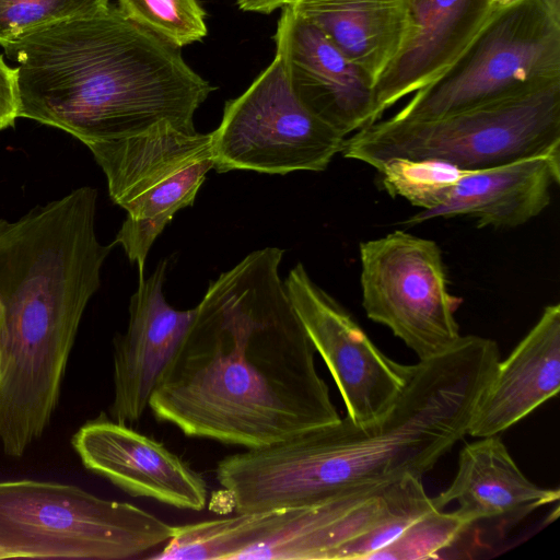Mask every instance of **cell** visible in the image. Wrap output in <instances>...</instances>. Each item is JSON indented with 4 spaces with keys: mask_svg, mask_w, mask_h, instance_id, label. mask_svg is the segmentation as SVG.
<instances>
[{
    "mask_svg": "<svg viewBox=\"0 0 560 560\" xmlns=\"http://www.w3.org/2000/svg\"><path fill=\"white\" fill-rule=\"evenodd\" d=\"M558 489L542 488L518 468L499 435L480 438L459 452L451 485L432 498L436 509L457 502L471 525L482 520L528 513L557 502Z\"/></svg>",
    "mask_w": 560,
    "mask_h": 560,
    "instance_id": "obj_18",
    "label": "cell"
},
{
    "mask_svg": "<svg viewBox=\"0 0 560 560\" xmlns=\"http://www.w3.org/2000/svg\"><path fill=\"white\" fill-rule=\"evenodd\" d=\"M282 257L256 249L209 283L151 395L158 420L255 448L340 419L280 277Z\"/></svg>",
    "mask_w": 560,
    "mask_h": 560,
    "instance_id": "obj_1",
    "label": "cell"
},
{
    "mask_svg": "<svg viewBox=\"0 0 560 560\" xmlns=\"http://www.w3.org/2000/svg\"><path fill=\"white\" fill-rule=\"evenodd\" d=\"M20 110L16 68L5 63L0 55V130L15 125Z\"/></svg>",
    "mask_w": 560,
    "mask_h": 560,
    "instance_id": "obj_24",
    "label": "cell"
},
{
    "mask_svg": "<svg viewBox=\"0 0 560 560\" xmlns=\"http://www.w3.org/2000/svg\"><path fill=\"white\" fill-rule=\"evenodd\" d=\"M291 1H292V0H290V1H289V3H290ZM289 3H288V4H289Z\"/></svg>",
    "mask_w": 560,
    "mask_h": 560,
    "instance_id": "obj_30",
    "label": "cell"
},
{
    "mask_svg": "<svg viewBox=\"0 0 560 560\" xmlns=\"http://www.w3.org/2000/svg\"><path fill=\"white\" fill-rule=\"evenodd\" d=\"M85 145L105 174L110 199L127 212L114 242L142 277L154 241L177 211L194 205L214 166L211 132L162 121L137 136Z\"/></svg>",
    "mask_w": 560,
    "mask_h": 560,
    "instance_id": "obj_6",
    "label": "cell"
},
{
    "mask_svg": "<svg viewBox=\"0 0 560 560\" xmlns=\"http://www.w3.org/2000/svg\"><path fill=\"white\" fill-rule=\"evenodd\" d=\"M276 51L300 102L341 136L374 122V84L316 26L289 5L281 9Z\"/></svg>",
    "mask_w": 560,
    "mask_h": 560,
    "instance_id": "obj_12",
    "label": "cell"
},
{
    "mask_svg": "<svg viewBox=\"0 0 560 560\" xmlns=\"http://www.w3.org/2000/svg\"><path fill=\"white\" fill-rule=\"evenodd\" d=\"M166 269L167 259H163L149 277H139L130 298L127 329L114 339L109 416L127 425L138 422L149 408L153 389L195 314V307L177 310L166 301Z\"/></svg>",
    "mask_w": 560,
    "mask_h": 560,
    "instance_id": "obj_14",
    "label": "cell"
},
{
    "mask_svg": "<svg viewBox=\"0 0 560 560\" xmlns=\"http://www.w3.org/2000/svg\"><path fill=\"white\" fill-rule=\"evenodd\" d=\"M18 63L19 117L88 144L143 133L162 121L195 130L213 91L180 49L109 4L2 46Z\"/></svg>",
    "mask_w": 560,
    "mask_h": 560,
    "instance_id": "obj_3",
    "label": "cell"
},
{
    "mask_svg": "<svg viewBox=\"0 0 560 560\" xmlns=\"http://www.w3.org/2000/svg\"><path fill=\"white\" fill-rule=\"evenodd\" d=\"M287 5L316 26L374 85L412 28L410 0H292Z\"/></svg>",
    "mask_w": 560,
    "mask_h": 560,
    "instance_id": "obj_19",
    "label": "cell"
},
{
    "mask_svg": "<svg viewBox=\"0 0 560 560\" xmlns=\"http://www.w3.org/2000/svg\"><path fill=\"white\" fill-rule=\"evenodd\" d=\"M419 477L312 505L223 517L229 560H347L354 542L394 516L429 503Z\"/></svg>",
    "mask_w": 560,
    "mask_h": 560,
    "instance_id": "obj_8",
    "label": "cell"
},
{
    "mask_svg": "<svg viewBox=\"0 0 560 560\" xmlns=\"http://www.w3.org/2000/svg\"><path fill=\"white\" fill-rule=\"evenodd\" d=\"M492 339L467 335L446 352L410 365L390 409L370 423L348 417L285 440L229 455L215 475L235 513L316 504L422 478L468 431L494 373Z\"/></svg>",
    "mask_w": 560,
    "mask_h": 560,
    "instance_id": "obj_2",
    "label": "cell"
},
{
    "mask_svg": "<svg viewBox=\"0 0 560 560\" xmlns=\"http://www.w3.org/2000/svg\"><path fill=\"white\" fill-rule=\"evenodd\" d=\"M497 9L488 0H417L409 38L374 85L376 121L448 70Z\"/></svg>",
    "mask_w": 560,
    "mask_h": 560,
    "instance_id": "obj_15",
    "label": "cell"
},
{
    "mask_svg": "<svg viewBox=\"0 0 560 560\" xmlns=\"http://www.w3.org/2000/svg\"><path fill=\"white\" fill-rule=\"evenodd\" d=\"M411 1V5L417 1V0H410Z\"/></svg>",
    "mask_w": 560,
    "mask_h": 560,
    "instance_id": "obj_29",
    "label": "cell"
},
{
    "mask_svg": "<svg viewBox=\"0 0 560 560\" xmlns=\"http://www.w3.org/2000/svg\"><path fill=\"white\" fill-rule=\"evenodd\" d=\"M71 444L86 469L133 497L190 511L206 506L208 487L202 476L130 425L101 413L73 434Z\"/></svg>",
    "mask_w": 560,
    "mask_h": 560,
    "instance_id": "obj_13",
    "label": "cell"
},
{
    "mask_svg": "<svg viewBox=\"0 0 560 560\" xmlns=\"http://www.w3.org/2000/svg\"><path fill=\"white\" fill-rule=\"evenodd\" d=\"M560 79V19L542 0L498 8L460 58L395 119H431Z\"/></svg>",
    "mask_w": 560,
    "mask_h": 560,
    "instance_id": "obj_7",
    "label": "cell"
},
{
    "mask_svg": "<svg viewBox=\"0 0 560 560\" xmlns=\"http://www.w3.org/2000/svg\"><path fill=\"white\" fill-rule=\"evenodd\" d=\"M130 21L177 48L208 34L206 13L198 0H116Z\"/></svg>",
    "mask_w": 560,
    "mask_h": 560,
    "instance_id": "obj_21",
    "label": "cell"
},
{
    "mask_svg": "<svg viewBox=\"0 0 560 560\" xmlns=\"http://www.w3.org/2000/svg\"><path fill=\"white\" fill-rule=\"evenodd\" d=\"M488 1L494 8H502V7L510 4L511 2H513L515 0H488Z\"/></svg>",
    "mask_w": 560,
    "mask_h": 560,
    "instance_id": "obj_27",
    "label": "cell"
},
{
    "mask_svg": "<svg viewBox=\"0 0 560 560\" xmlns=\"http://www.w3.org/2000/svg\"><path fill=\"white\" fill-rule=\"evenodd\" d=\"M218 173L253 171L284 175L324 171L346 137L322 121L293 92L282 56H275L237 97L226 101L211 132Z\"/></svg>",
    "mask_w": 560,
    "mask_h": 560,
    "instance_id": "obj_9",
    "label": "cell"
},
{
    "mask_svg": "<svg viewBox=\"0 0 560 560\" xmlns=\"http://www.w3.org/2000/svg\"><path fill=\"white\" fill-rule=\"evenodd\" d=\"M376 171L382 186L390 196H399L421 211L441 206L458 180L469 172L441 160L404 158L392 159Z\"/></svg>",
    "mask_w": 560,
    "mask_h": 560,
    "instance_id": "obj_20",
    "label": "cell"
},
{
    "mask_svg": "<svg viewBox=\"0 0 560 560\" xmlns=\"http://www.w3.org/2000/svg\"><path fill=\"white\" fill-rule=\"evenodd\" d=\"M558 151L560 79L436 118L378 120L346 138L341 153L375 170L404 158L477 171Z\"/></svg>",
    "mask_w": 560,
    "mask_h": 560,
    "instance_id": "obj_4",
    "label": "cell"
},
{
    "mask_svg": "<svg viewBox=\"0 0 560 560\" xmlns=\"http://www.w3.org/2000/svg\"><path fill=\"white\" fill-rule=\"evenodd\" d=\"M284 285L339 389L347 417L355 423L380 419L399 396L410 365L385 355L353 316L313 281L303 264L290 270Z\"/></svg>",
    "mask_w": 560,
    "mask_h": 560,
    "instance_id": "obj_11",
    "label": "cell"
},
{
    "mask_svg": "<svg viewBox=\"0 0 560 560\" xmlns=\"http://www.w3.org/2000/svg\"><path fill=\"white\" fill-rule=\"evenodd\" d=\"M290 0H236L241 11L260 14H270L277 9H282Z\"/></svg>",
    "mask_w": 560,
    "mask_h": 560,
    "instance_id": "obj_25",
    "label": "cell"
},
{
    "mask_svg": "<svg viewBox=\"0 0 560 560\" xmlns=\"http://www.w3.org/2000/svg\"><path fill=\"white\" fill-rule=\"evenodd\" d=\"M2 330H3V308L0 303V342H1V337H2Z\"/></svg>",
    "mask_w": 560,
    "mask_h": 560,
    "instance_id": "obj_28",
    "label": "cell"
},
{
    "mask_svg": "<svg viewBox=\"0 0 560 560\" xmlns=\"http://www.w3.org/2000/svg\"><path fill=\"white\" fill-rule=\"evenodd\" d=\"M174 526L128 502L48 481H0V559L125 560L163 546Z\"/></svg>",
    "mask_w": 560,
    "mask_h": 560,
    "instance_id": "obj_5",
    "label": "cell"
},
{
    "mask_svg": "<svg viewBox=\"0 0 560 560\" xmlns=\"http://www.w3.org/2000/svg\"><path fill=\"white\" fill-rule=\"evenodd\" d=\"M472 525L457 510L430 511L410 523L395 539L375 552L371 560H419L438 558Z\"/></svg>",
    "mask_w": 560,
    "mask_h": 560,
    "instance_id": "obj_22",
    "label": "cell"
},
{
    "mask_svg": "<svg viewBox=\"0 0 560 560\" xmlns=\"http://www.w3.org/2000/svg\"><path fill=\"white\" fill-rule=\"evenodd\" d=\"M560 183V151L469 171L438 208L405 221L418 224L436 218L469 217L478 226L515 228L542 212L551 187Z\"/></svg>",
    "mask_w": 560,
    "mask_h": 560,
    "instance_id": "obj_17",
    "label": "cell"
},
{
    "mask_svg": "<svg viewBox=\"0 0 560 560\" xmlns=\"http://www.w3.org/2000/svg\"><path fill=\"white\" fill-rule=\"evenodd\" d=\"M560 389V305L539 319L510 355L499 361L480 393L468 425L474 438L499 435Z\"/></svg>",
    "mask_w": 560,
    "mask_h": 560,
    "instance_id": "obj_16",
    "label": "cell"
},
{
    "mask_svg": "<svg viewBox=\"0 0 560 560\" xmlns=\"http://www.w3.org/2000/svg\"><path fill=\"white\" fill-rule=\"evenodd\" d=\"M362 305L419 358L454 347L462 335V300L448 291L442 253L431 240L404 231L360 243Z\"/></svg>",
    "mask_w": 560,
    "mask_h": 560,
    "instance_id": "obj_10",
    "label": "cell"
},
{
    "mask_svg": "<svg viewBox=\"0 0 560 560\" xmlns=\"http://www.w3.org/2000/svg\"><path fill=\"white\" fill-rule=\"evenodd\" d=\"M549 11L560 19V0H542Z\"/></svg>",
    "mask_w": 560,
    "mask_h": 560,
    "instance_id": "obj_26",
    "label": "cell"
},
{
    "mask_svg": "<svg viewBox=\"0 0 560 560\" xmlns=\"http://www.w3.org/2000/svg\"><path fill=\"white\" fill-rule=\"evenodd\" d=\"M112 0H0V46L50 25L106 8Z\"/></svg>",
    "mask_w": 560,
    "mask_h": 560,
    "instance_id": "obj_23",
    "label": "cell"
}]
</instances>
